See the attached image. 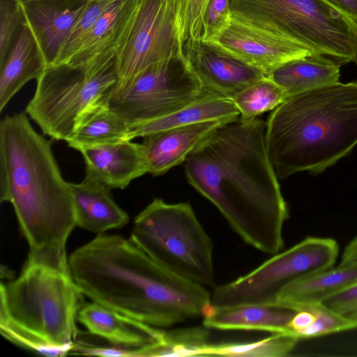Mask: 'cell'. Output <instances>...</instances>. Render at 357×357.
<instances>
[{"instance_id": "cell-13", "label": "cell", "mask_w": 357, "mask_h": 357, "mask_svg": "<svg viewBox=\"0 0 357 357\" xmlns=\"http://www.w3.org/2000/svg\"><path fill=\"white\" fill-rule=\"evenodd\" d=\"M183 53L204 91L232 100L246 87L264 78L260 70L204 40L192 42Z\"/></svg>"}, {"instance_id": "cell-37", "label": "cell", "mask_w": 357, "mask_h": 357, "mask_svg": "<svg viewBox=\"0 0 357 357\" xmlns=\"http://www.w3.org/2000/svg\"><path fill=\"white\" fill-rule=\"evenodd\" d=\"M357 22V0H331Z\"/></svg>"}, {"instance_id": "cell-32", "label": "cell", "mask_w": 357, "mask_h": 357, "mask_svg": "<svg viewBox=\"0 0 357 357\" xmlns=\"http://www.w3.org/2000/svg\"><path fill=\"white\" fill-rule=\"evenodd\" d=\"M25 22V15L20 1L0 0V63L5 59Z\"/></svg>"}, {"instance_id": "cell-8", "label": "cell", "mask_w": 357, "mask_h": 357, "mask_svg": "<svg viewBox=\"0 0 357 357\" xmlns=\"http://www.w3.org/2000/svg\"><path fill=\"white\" fill-rule=\"evenodd\" d=\"M118 81L114 59L97 68L53 65L37 79L26 113L53 139H70L93 114L108 106Z\"/></svg>"}, {"instance_id": "cell-2", "label": "cell", "mask_w": 357, "mask_h": 357, "mask_svg": "<svg viewBox=\"0 0 357 357\" xmlns=\"http://www.w3.org/2000/svg\"><path fill=\"white\" fill-rule=\"evenodd\" d=\"M71 276L92 301L156 328L202 317L208 288L160 266L130 238L98 234L68 258Z\"/></svg>"}, {"instance_id": "cell-36", "label": "cell", "mask_w": 357, "mask_h": 357, "mask_svg": "<svg viewBox=\"0 0 357 357\" xmlns=\"http://www.w3.org/2000/svg\"><path fill=\"white\" fill-rule=\"evenodd\" d=\"M357 264V236L353 238L344 248L340 263L338 266Z\"/></svg>"}, {"instance_id": "cell-26", "label": "cell", "mask_w": 357, "mask_h": 357, "mask_svg": "<svg viewBox=\"0 0 357 357\" xmlns=\"http://www.w3.org/2000/svg\"><path fill=\"white\" fill-rule=\"evenodd\" d=\"M300 340L293 333H278L255 342L210 343L204 349L202 356H287Z\"/></svg>"}, {"instance_id": "cell-31", "label": "cell", "mask_w": 357, "mask_h": 357, "mask_svg": "<svg viewBox=\"0 0 357 357\" xmlns=\"http://www.w3.org/2000/svg\"><path fill=\"white\" fill-rule=\"evenodd\" d=\"M301 310L312 312L314 319L309 327L294 333L301 340L357 328L356 321L326 307L321 303L303 306L297 311Z\"/></svg>"}, {"instance_id": "cell-18", "label": "cell", "mask_w": 357, "mask_h": 357, "mask_svg": "<svg viewBox=\"0 0 357 357\" xmlns=\"http://www.w3.org/2000/svg\"><path fill=\"white\" fill-rule=\"evenodd\" d=\"M297 311L280 304H244L206 309L203 326L222 331L291 333L289 324Z\"/></svg>"}, {"instance_id": "cell-24", "label": "cell", "mask_w": 357, "mask_h": 357, "mask_svg": "<svg viewBox=\"0 0 357 357\" xmlns=\"http://www.w3.org/2000/svg\"><path fill=\"white\" fill-rule=\"evenodd\" d=\"M357 282V264L337 266L306 277L285 287L275 303L291 309L321 303Z\"/></svg>"}, {"instance_id": "cell-22", "label": "cell", "mask_w": 357, "mask_h": 357, "mask_svg": "<svg viewBox=\"0 0 357 357\" xmlns=\"http://www.w3.org/2000/svg\"><path fill=\"white\" fill-rule=\"evenodd\" d=\"M135 0H115L96 22L91 33L68 63L95 68L114 59L119 36Z\"/></svg>"}, {"instance_id": "cell-25", "label": "cell", "mask_w": 357, "mask_h": 357, "mask_svg": "<svg viewBox=\"0 0 357 357\" xmlns=\"http://www.w3.org/2000/svg\"><path fill=\"white\" fill-rule=\"evenodd\" d=\"M130 127L107 106L90 117L66 142L79 151L85 147L126 141L128 140Z\"/></svg>"}, {"instance_id": "cell-4", "label": "cell", "mask_w": 357, "mask_h": 357, "mask_svg": "<svg viewBox=\"0 0 357 357\" xmlns=\"http://www.w3.org/2000/svg\"><path fill=\"white\" fill-rule=\"evenodd\" d=\"M265 144L280 179L334 165L357 144V80L288 98L268 116Z\"/></svg>"}, {"instance_id": "cell-11", "label": "cell", "mask_w": 357, "mask_h": 357, "mask_svg": "<svg viewBox=\"0 0 357 357\" xmlns=\"http://www.w3.org/2000/svg\"><path fill=\"white\" fill-rule=\"evenodd\" d=\"M184 54L176 24L174 0H135L115 49L118 81L127 85L149 66Z\"/></svg>"}, {"instance_id": "cell-20", "label": "cell", "mask_w": 357, "mask_h": 357, "mask_svg": "<svg viewBox=\"0 0 357 357\" xmlns=\"http://www.w3.org/2000/svg\"><path fill=\"white\" fill-rule=\"evenodd\" d=\"M46 68L36 38L26 22L0 63V112L28 82L37 80Z\"/></svg>"}, {"instance_id": "cell-15", "label": "cell", "mask_w": 357, "mask_h": 357, "mask_svg": "<svg viewBox=\"0 0 357 357\" xmlns=\"http://www.w3.org/2000/svg\"><path fill=\"white\" fill-rule=\"evenodd\" d=\"M229 122L207 121L176 127L143 137L142 151L148 173L160 176L185 162L188 155L218 128Z\"/></svg>"}, {"instance_id": "cell-16", "label": "cell", "mask_w": 357, "mask_h": 357, "mask_svg": "<svg viewBox=\"0 0 357 357\" xmlns=\"http://www.w3.org/2000/svg\"><path fill=\"white\" fill-rule=\"evenodd\" d=\"M86 165V176L109 188H126L148 173L141 144L126 140L79 150Z\"/></svg>"}, {"instance_id": "cell-33", "label": "cell", "mask_w": 357, "mask_h": 357, "mask_svg": "<svg viewBox=\"0 0 357 357\" xmlns=\"http://www.w3.org/2000/svg\"><path fill=\"white\" fill-rule=\"evenodd\" d=\"M229 18V0H210L204 20L202 40L217 33Z\"/></svg>"}, {"instance_id": "cell-7", "label": "cell", "mask_w": 357, "mask_h": 357, "mask_svg": "<svg viewBox=\"0 0 357 357\" xmlns=\"http://www.w3.org/2000/svg\"><path fill=\"white\" fill-rule=\"evenodd\" d=\"M130 238L166 269L215 287L213 243L189 203L154 198L135 217Z\"/></svg>"}, {"instance_id": "cell-39", "label": "cell", "mask_w": 357, "mask_h": 357, "mask_svg": "<svg viewBox=\"0 0 357 357\" xmlns=\"http://www.w3.org/2000/svg\"><path fill=\"white\" fill-rule=\"evenodd\" d=\"M354 62L356 63V66H357V54H356V59L354 60Z\"/></svg>"}, {"instance_id": "cell-29", "label": "cell", "mask_w": 357, "mask_h": 357, "mask_svg": "<svg viewBox=\"0 0 357 357\" xmlns=\"http://www.w3.org/2000/svg\"><path fill=\"white\" fill-rule=\"evenodd\" d=\"M115 0H89L54 65L67 64L89 37L96 22Z\"/></svg>"}, {"instance_id": "cell-5", "label": "cell", "mask_w": 357, "mask_h": 357, "mask_svg": "<svg viewBox=\"0 0 357 357\" xmlns=\"http://www.w3.org/2000/svg\"><path fill=\"white\" fill-rule=\"evenodd\" d=\"M0 331L13 343L47 356L73 351L82 292L71 274L25 263L0 288Z\"/></svg>"}, {"instance_id": "cell-28", "label": "cell", "mask_w": 357, "mask_h": 357, "mask_svg": "<svg viewBox=\"0 0 357 357\" xmlns=\"http://www.w3.org/2000/svg\"><path fill=\"white\" fill-rule=\"evenodd\" d=\"M287 98L285 91L266 76L246 87L232 100L240 112V120L248 122L273 110Z\"/></svg>"}, {"instance_id": "cell-6", "label": "cell", "mask_w": 357, "mask_h": 357, "mask_svg": "<svg viewBox=\"0 0 357 357\" xmlns=\"http://www.w3.org/2000/svg\"><path fill=\"white\" fill-rule=\"evenodd\" d=\"M229 16L340 64L354 61L357 22L331 0H229Z\"/></svg>"}, {"instance_id": "cell-35", "label": "cell", "mask_w": 357, "mask_h": 357, "mask_svg": "<svg viewBox=\"0 0 357 357\" xmlns=\"http://www.w3.org/2000/svg\"><path fill=\"white\" fill-rule=\"evenodd\" d=\"M314 317L306 310L297 311L289 324L291 333H294L309 327L314 321Z\"/></svg>"}, {"instance_id": "cell-30", "label": "cell", "mask_w": 357, "mask_h": 357, "mask_svg": "<svg viewBox=\"0 0 357 357\" xmlns=\"http://www.w3.org/2000/svg\"><path fill=\"white\" fill-rule=\"evenodd\" d=\"M180 45L202 40L204 20L210 0H174Z\"/></svg>"}, {"instance_id": "cell-9", "label": "cell", "mask_w": 357, "mask_h": 357, "mask_svg": "<svg viewBox=\"0 0 357 357\" xmlns=\"http://www.w3.org/2000/svg\"><path fill=\"white\" fill-rule=\"evenodd\" d=\"M338 254L335 239L307 237L287 250L274 254L248 273L214 287L211 303L215 306L275 304L287 286L333 268Z\"/></svg>"}, {"instance_id": "cell-1", "label": "cell", "mask_w": 357, "mask_h": 357, "mask_svg": "<svg viewBox=\"0 0 357 357\" xmlns=\"http://www.w3.org/2000/svg\"><path fill=\"white\" fill-rule=\"evenodd\" d=\"M266 121L238 119L218 128L185 160L188 182L246 244L268 255L283 248L289 218L265 144Z\"/></svg>"}, {"instance_id": "cell-34", "label": "cell", "mask_w": 357, "mask_h": 357, "mask_svg": "<svg viewBox=\"0 0 357 357\" xmlns=\"http://www.w3.org/2000/svg\"><path fill=\"white\" fill-rule=\"evenodd\" d=\"M321 304L357 322V282L326 299Z\"/></svg>"}, {"instance_id": "cell-3", "label": "cell", "mask_w": 357, "mask_h": 357, "mask_svg": "<svg viewBox=\"0 0 357 357\" xmlns=\"http://www.w3.org/2000/svg\"><path fill=\"white\" fill-rule=\"evenodd\" d=\"M0 200L13 205L27 241L25 263L70 274L66 245L77 223L70 185L51 142L36 131L25 113L0 122Z\"/></svg>"}, {"instance_id": "cell-17", "label": "cell", "mask_w": 357, "mask_h": 357, "mask_svg": "<svg viewBox=\"0 0 357 357\" xmlns=\"http://www.w3.org/2000/svg\"><path fill=\"white\" fill-rule=\"evenodd\" d=\"M77 320L88 331L119 347L142 348L161 342L165 330L129 317L96 302L83 304Z\"/></svg>"}, {"instance_id": "cell-40", "label": "cell", "mask_w": 357, "mask_h": 357, "mask_svg": "<svg viewBox=\"0 0 357 357\" xmlns=\"http://www.w3.org/2000/svg\"></svg>"}, {"instance_id": "cell-21", "label": "cell", "mask_w": 357, "mask_h": 357, "mask_svg": "<svg viewBox=\"0 0 357 357\" xmlns=\"http://www.w3.org/2000/svg\"><path fill=\"white\" fill-rule=\"evenodd\" d=\"M240 112L232 100L213 92L204 91L183 107L162 117L130 127L128 139L144 136L176 127L207 121L232 122Z\"/></svg>"}, {"instance_id": "cell-38", "label": "cell", "mask_w": 357, "mask_h": 357, "mask_svg": "<svg viewBox=\"0 0 357 357\" xmlns=\"http://www.w3.org/2000/svg\"><path fill=\"white\" fill-rule=\"evenodd\" d=\"M18 1H20V3H25V2H28V1H33V0H17Z\"/></svg>"}, {"instance_id": "cell-10", "label": "cell", "mask_w": 357, "mask_h": 357, "mask_svg": "<svg viewBox=\"0 0 357 357\" xmlns=\"http://www.w3.org/2000/svg\"><path fill=\"white\" fill-rule=\"evenodd\" d=\"M204 92L184 54L155 63L127 85L114 89L108 108L130 126L171 114Z\"/></svg>"}, {"instance_id": "cell-14", "label": "cell", "mask_w": 357, "mask_h": 357, "mask_svg": "<svg viewBox=\"0 0 357 357\" xmlns=\"http://www.w3.org/2000/svg\"><path fill=\"white\" fill-rule=\"evenodd\" d=\"M89 0H33L21 3L47 67L55 64Z\"/></svg>"}, {"instance_id": "cell-27", "label": "cell", "mask_w": 357, "mask_h": 357, "mask_svg": "<svg viewBox=\"0 0 357 357\" xmlns=\"http://www.w3.org/2000/svg\"><path fill=\"white\" fill-rule=\"evenodd\" d=\"M208 329L203 326L165 330L163 340L147 347L145 356H202L210 344Z\"/></svg>"}, {"instance_id": "cell-23", "label": "cell", "mask_w": 357, "mask_h": 357, "mask_svg": "<svg viewBox=\"0 0 357 357\" xmlns=\"http://www.w3.org/2000/svg\"><path fill=\"white\" fill-rule=\"evenodd\" d=\"M340 66L331 58L314 54L290 61L267 77L281 86L290 98L340 82Z\"/></svg>"}, {"instance_id": "cell-19", "label": "cell", "mask_w": 357, "mask_h": 357, "mask_svg": "<svg viewBox=\"0 0 357 357\" xmlns=\"http://www.w3.org/2000/svg\"><path fill=\"white\" fill-rule=\"evenodd\" d=\"M69 185L77 226L101 234L129 222L128 215L115 203L110 188L103 183L85 176L81 183Z\"/></svg>"}, {"instance_id": "cell-12", "label": "cell", "mask_w": 357, "mask_h": 357, "mask_svg": "<svg viewBox=\"0 0 357 357\" xmlns=\"http://www.w3.org/2000/svg\"><path fill=\"white\" fill-rule=\"evenodd\" d=\"M221 51L261 70L266 76L280 66L314 53L287 38L229 18L205 40Z\"/></svg>"}]
</instances>
